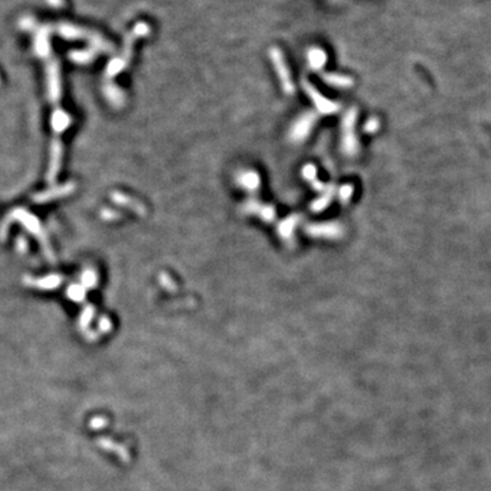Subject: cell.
<instances>
[{
	"instance_id": "44dd1931",
	"label": "cell",
	"mask_w": 491,
	"mask_h": 491,
	"mask_svg": "<svg viewBox=\"0 0 491 491\" xmlns=\"http://www.w3.org/2000/svg\"><path fill=\"white\" fill-rule=\"evenodd\" d=\"M17 250L19 251V254H25L29 250V243L23 236L17 237Z\"/></svg>"
},
{
	"instance_id": "30bf717a",
	"label": "cell",
	"mask_w": 491,
	"mask_h": 491,
	"mask_svg": "<svg viewBox=\"0 0 491 491\" xmlns=\"http://www.w3.org/2000/svg\"><path fill=\"white\" fill-rule=\"evenodd\" d=\"M272 59L274 60V63H276L277 72H278L280 79H281L282 89H284V92H285L287 94H294L295 86L294 84H292V79H291L290 71H288V68H287L284 60H282L281 54H280L277 49H273L272 51Z\"/></svg>"
},
{
	"instance_id": "5bb4252c",
	"label": "cell",
	"mask_w": 491,
	"mask_h": 491,
	"mask_svg": "<svg viewBox=\"0 0 491 491\" xmlns=\"http://www.w3.org/2000/svg\"><path fill=\"white\" fill-rule=\"evenodd\" d=\"M333 191H335V188L332 187V186H328L325 191H323V195L317 198V199L311 203V210L315 212V213H317V212L325 210L326 208H328V205L331 203L332 196H333Z\"/></svg>"
},
{
	"instance_id": "4fadbf2b",
	"label": "cell",
	"mask_w": 491,
	"mask_h": 491,
	"mask_svg": "<svg viewBox=\"0 0 491 491\" xmlns=\"http://www.w3.org/2000/svg\"><path fill=\"white\" fill-rule=\"evenodd\" d=\"M112 201L117 203V205H123V206H129L130 209L135 210L138 215H142L143 213V206L141 203H138L134 199H131V196H127L121 192H112Z\"/></svg>"
},
{
	"instance_id": "603a6c76",
	"label": "cell",
	"mask_w": 491,
	"mask_h": 491,
	"mask_svg": "<svg viewBox=\"0 0 491 491\" xmlns=\"http://www.w3.org/2000/svg\"><path fill=\"white\" fill-rule=\"evenodd\" d=\"M101 216H103L104 220H113L112 217H115V219H119V215H117V213H115L113 210H103V212H101Z\"/></svg>"
},
{
	"instance_id": "3957f363",
	"label": "cell",
	"mask_w": 491,
	"mask_h": 491,
	"mask_svg": "<svg viewBox=\"0 0 491 491\" xmlns=\"http://www.w3.org/2000/svg\"><path fill=\"white\" fill-rule=\"evenodd\" d=\"M304 232L311 237H322V239H337L343 235V228L336 223H321L308 224L304 227Z\"/></svg>"
},
{
	"instance_id": "2e32d148",
	"label": "cell",
	"mask_w": 491,
	"mask_h": 491,
	"mask_svg": "<svg viewBox=\"0 0 491 491\" xmlns=\"http://www.w3.org/2000/svg\"><path fill=\"white\" fill-rule=\"evenodd\" d=\"M98 282V276L97 272L92 268L85 269L82 274H80V284L85 287L86 290H92V288H96Z\"/></svg>"
},
{
	"instance_id": "52a82bcc",
	"label": "cell",
	"mask_w": 491,
	"mask_h": 491,
	"mask_svg": "<svg viewBox=\"0 0 491 491\" xmlns=\"http://www.w3.org/2000/svg\"><path fill=\"white\" fill-rule=\"evenodd\" d=\"M304 92H306V93L310 96V98L313 100L314 105H315V108H317V111L319 112V113L331 115V113H335V112L339 109L337 104L333 103V101H329V100L323 97L321 93H318L317 90L314 89L313 86L310 85V84H307V82L304 84Z\"/></svg>"
},
{
	"instance_id": "8fae6325",
	"label": "cell",
	"mask_w": 491,
	"mask_h": 491,
	"mask_svg": "<svg viewBox=\"0 0 491 491\" xmlns=\"http://www.w3.org/2000/svg\"><path fill=\"white\" fill-rule=\"evenodd\" d=\"M236 183L249 192H255L258 191L259 186H261V179L255 171L246 170L237 174Z\"/></svg>"
},
{
	"instance_id": "ba28073f",
	"label": "cell",
	"mask_w": 491,
	"mask_h": 491,
	"mask_svg": "<svg viewBox=\"0 0 491 491\" xmlns=\"http://www.w3.org/2000/svg\"><path fill=\"white\" fill-rule=\"evenodd\" d=\"M353 121H355V111H349L343 121V149L347 154H353L356 150V139L353 137Z\"/></svg>"
},
{
	"instance_id": "d6986e66",
	"label": "cell",
	"mask_w": 491,
	"mask_h": 491,
	"mask_svg": "<svg viewBox=\"0 0 491 491\" xmlns=\"http://www.w3.org/2000/svg\"><path fill=\"white\" fill-rule=\"evenodd\" d=\"M308 60L313 68H319L323 66V63L326 62V55L319 51V49H313L310 55H308Z\"/></svg>"
},
{
	"instance_id": "9c48e42d",
	"label": "cell",
	"mask_w": 491,
	"mask_h": 491,
	"mask_svg": "<svg viewBox=\"0 0 491 491\" xmlns=\"http://www.w3.org/2000/svg\"><path fill=\"white\" fill-rule=\"evenodd\" d=\"M63 276L60 274H49V276L45 277H30V276H25L23 277V284L29 287H34V288H38V290H55V288H59V287L63 284Z\"/></svg>"
},
{
	"instance_id": "6da1fadb",
	"label": "cell",
	"mask_w": 491,
	"mask_h": 491,
	"mask_svg": "<svg viewBox=\"0 0 491 491\" xmlns=\"http://www.w3.org/2000/svg\"><path fill=\"white\" fill-rule=\"evenodd\" d=\"M14 221H18L19 224H22L25 229L27 232L34 235V236L38 239L41 244V249H43V253L47 257L51 264L55 262V254L52 251V247H51V243H49L48 237H47V233L41 227L40 220L37 219L36 216L31 215L30 212H27L26 209L23 208H17V209H13L10 212L9 215L6 216V219L2 221L0 224V241L7 240V236H9V228L10 225L14 223Z\"/></svg>"
},
{
	"instance_id": "7c38bea8",
	"label": "cell",
	"mask_w": 491,
	"mask_h": 491,
	"mask_svg": "<svg viewBox=\"0 0 491 491\" xmlns=\"http://www.w3.org/2000/svg\"><path fill=\"white\" fill-rule=\"evenodd\" d=\"M298 223H299V217L298 216H290V217L282 220L281 223L278 224V228H277L278 235L281 236V239H284L285 241L292 240L294 239L295 228H296Z\"/></svg>"
},
{
	"instance_id": "7402d4cb",
	"label": "cell",
	"mask_w": 491,
	"mask_h": 491,
	"mask_svg": "<svg viewBox=\"0 0 491 491\" xmlns=\"http://www.w3.org/2000/svg\"><path fill=\"white\" fill-rule=\"evenodd\" d=\"M339 194H340V198H341V201L343 202L348 201L349 198H351V194H352V187H349L348 184H345V186H343V187L340 188Z\"/></svg>"
},
{
	"instance_id": "e0dca14e",
	"label": "cell",
	"mask_w": 491,
	"mask_h": 491,
	"mask_svg": "<svg viewBox=\"0 0 491 491\" xmlns=\"http://www.w3.org/2000/svg\"><path fill=\"white\" fill-rule=\"evenodd\" d=\"M86 288L82 284H71L67 288V298L72 302H82L85 299Z\"/></svg>"
},
{
	"instance_id": "9a60e30c",
	"label": "cell",
	"mask_w": 491,
	"mask_h": 491,
	"mask_svg": "<svg viewBox=\"0 0 491 491\" xmlns=\"http://www.w3.org/2000/svg\"><path fill=\"white\" fill-rule=\"evenodd\" d=\"M104 92H105V96H107V98L109 100V103H111L112 105H115V107H121V105L125 104V94H123V92H121L119 88H116V86H113V85L105 86Z\"/></svg>"
},
{
	"instance_id": "8992f818",
	"label": "cell",
	"mask_w": 491,
	"mask_h": 491,
	"mask_svg": "<svg viewBox=\"0 0 491 491\" xmlns=\"http://www.w3.org/2000/svg\"><path fill=\"white\" fill-rule=\"evenodd\" d=\"M241 210L246 215H257L261 217V220H264L266 223H272L274 221L276 217V210L270 205H264L261 203L258 199L255 198H250L244 202V205L241 206Z\"/></svg>"
},
{
	"instance_id": "5b68a950",
	"label": "cell",
	"mask_w": 491,
	"mask_h": 491,
	"mask_svg": "<svg viewBox=\"0 0 491 491\" xmlns=\"http://www.w3.org/2000/svg\"><path fill=\"white\" fill-rule=\"evenodd\" d=\"M70 125H71V116L66 111H63L62 108L59 107V104L54 105V111L51 115V127H52V133H54L52 142H59L60 135L70 127Z\"/></svg>"
},
{
	"instance_id": "ffe728a7",
	"label": "cell",
	"mask_w": 491,
	"mask_h": 491,
	"mask_svg": "<svg viewBox=\"0 0 491 491\" xmlns=\"http://www.w3.org/2000/svg\"><path fill=\"white\" fill-rule=\"evenodd\" d=\"M302 174H303V178L306 180H308V182H311V183H313L314 180H317V168L313 164H307L306 167H303Z\"/></svg>"
},
{
	"instance_id": "7a4b0ae2",
	"label": "cell",
	"mask_w": 491,
	"mask_h": 491,
	"mask_svg": "<svg viewBox=\"0 0 491 491\" xmlns=\"http://www.w3.org/2000/svg\"><path fill=\"white\" fill-rule=\"evenodd\" d=\"M317 123V115L314 112H306L294 121L290 130V139L294 143H302L311 134Z\"/></svg>"
},
{
	"instance_id": "ac0fdd59",
	"label": "cell",
	"mask_w": 491,
	"mask_h": 491,
	"mask_svg": "<svg viewBox=\"0 0 491 491\" xmlns=\"http://www.w3.org/2000/svg\"><path fill=\"white\" fill-rule=\"evenodd\" d=\"M323 79L331 84L333 86H339V88H347V86L352 85V80L343 75H335V74H329V75H323Z\"/></svg>"
},
{
	"instance_id": "277c9868",
	"label": "cell",
	"mask_w": 491,
	"mask_h": 491,
	"mask_svg": "<svg viewBox=\"0 0 491 491\" xmlns=\"http://www.w3.org/2000/svg\"><path fill=\"white\" fill-rule=\"evenodd\" d=\"M74 190H75V184L72 183V182L60 184V186H52V187H49L45 191L34 194V195L31 196V202H34V203H47L49 201H54V199H59V198H63V196L70 195L71 192H74Z\"/></svg>"
}]
</instances>
